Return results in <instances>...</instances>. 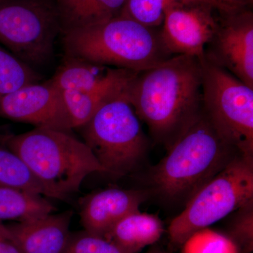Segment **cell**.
<instances>
[{
    "instance_id": "cell-1",
    "label": "cell",
    "mask_w": 253,
    "mask_h": 253,
    "mask_svg": "<svg viewBox=\"0 0 253 253\" xmlns=\"http://www.w3.org/2000/svg\"><path fill=\"white\" fill-rule=\"evenodd\" d=\"M201 58L176 55L132 78L126 98L151 137L170 148L203 114Z\"/></svg>"
},
{
    "instance_id": "cell-2",
    "label": "cell",
    "mask_w": 253,
    "mask_h": 253,
    "mask_svg": "<svg viewBox=\"0 0 253 253\" xmlns=\"http://www.w3.org/2000/svg\"><path fill=\"white\" fill-rule=\"evenodd\" d=\"M238 155L241 154L219 135L203 111L151 169L150 184L165 199L187 203Z\"/></svg>"
},
{
    "instance_id": "cell-3",
    "label": "cell",
    "mask_w": 253,
    "mask_h": 253,
    "mask_svg": "<svg viewBox=\"0 0 253 253\" xmlns=\"http://www.w3.org/2000/svg\"><path fill=\"white\" fill-rule=\"evenodd\" d=\"M0 142L24 161L51 199L65 200L80 191L86 176L104 173L85 143L70 131L36 127L0 136Z\"/></svg>"
},
{
    "instance_id": "cell-4",
    "label": "cell",
    "mask_w": 253,
    "mask_h": 253,
    "mask_svg": "<svg viewBox=\"0 0 253 253\" xmlns=\"http://www.w3.org/2000/svg\"><path fill=\"white\" fill-rule=\"evenodd\" d=\"M66 56L112 68L139 71L172 57L161 28L144 26L123 15L63 33Z\"/></svg>"
},
{
    "instance_id": "cell-5",
    "label": "cell",
    "mask_w": 253,
    "mask_h": 253,
    "mask_svg": "<svg viewBox=\"0 0 253 253\" xmlns=\"http://www.w3.org/2000/svg\"><path fill=\"white\" fill-rule=\"evenodd\" d=\"M81 128L83 141L105 174L115 179L134 172L147 154L149 139L126 98V90L103 106Z\"/></svg>"
},
{
    "instance_id": "cell-6",
    "label": "cell",
    "mask_w": 253,
    "mask_h": 253,
    "mask_svg": "<svg viewBox=\"0 0 253 253\" xmlns=\"http://www.w3.org/2000/svg\"><path fill=\"white\" fill-rule=\"evenodd\" d=\"M253 204V158L238 155L203 186L168 228L169 241L181 247L195 233Z\"/></svg>"
},
{
    "instance_id": "cell-7",
    "label": "cell",
    "mask_w": 253,
    "mask_h": 253,
    "mask_svg": "<svg viewBox=\"0 0 253 253\" xmlns=\"http://www.w3.org/2000/svg\"><path fill=\"white\" fill-rule=\"evenodd\" d=\"M200 59L204 114L228 144L253 158V89L204 56Z\"/></svg>"
},
{
    "instance_id": "cell-8",
    "label": "cell",
    "mask_w": 253,
    "mask_h": 253,
    "mask_svg": "<svg viewBox=\"0 0 253 253\" xmlns=\"http://www.w3.org/2000/svg\"><path fill=\"white\" fill-rule=\"evenodd\" d=\"M61 31L59 10L49 0H0V42L30 66L51 59Z\"/></svg>"
},
{
    "instance_id": "cell-9",
    "label": "cell",
    "mask_w": 253,
    "mask_h": 253,
    "mask_svg": "<svg viewBox=\"0 0 253 253\" xmlns=\"http://www.w3.org/2000/svg\"><path fill=\"white\" fill-rule=\"evenodd\" d=\"M219 9L202 1H176L168 6L161 26L165 46L172 56L202 58L217 31Z\"/></svg>"
},
{
    "instance_id": "cell-10",
    "label": "cell",
    "mask_w": 253,
    "mask_h": 253,
    "mask_svg": "<svg viewBox=\"0 0 253 253\" xmlns=\"http://www.w3.org/2000/svg\"><path fill=\"white\" fill-rule=\"evenodd\" d=\"M204 56L253 89V14L251 10L221 12Z\"/></svg>"
},
{
    "instance_id": "cell-11",
    "label": "cell",
    "mask_w": 253,
    "mask_h": 253,
    "mask_svg": "<svg viewBox=\"0 0 253 253\" xmlns=\"http://www.w3.org/2000/svg\"><path fill=\"white\" fill-rule=\"evenodd\" d=\"M0 117L71 132L61 91L49 81L23 86L0 96Z\"/></svg>"
},
{
    "instance_id": "cell-12",
    "label": "cell",
    "mask_w": 253,
    "mask_h": 253,
    "mask_svg": "<svg viewBox=\"0 0 253 253\" xmlns=\"http://www.w3.org/2000/svg\"><path fill=\"white\" fill-rule=\"evenodd\" d=\"M147 197L140 190L112 188L94 193L82 203V224L88 232L104 237L118 221L139 211Z\"/></svg>"
},
{
    "instance_id": "cell-13",
    "label": "cell",
    "mask_w": 253,
    "mask_h": 253,
    "mask_svg": "<svg viewBox=\"0 0 253 253\" xmlns=\"http://www.w3.org/2000/svg\"><path fill=\"white\" fill-rule=\"evenodd\" d=\"M72 217V211H68L1 226L23 253H63L71 236Z\"/></svg>"
},
{
    "instance_id": "cell-14",
    "label": "cell",
    "mask_w": 253,
    "mask_h": 253,
    "mask_svg": "<svg viewBox=\"0 0 253 253\" xmlns=\"http://www.w3.org/2000/svg\"><path fill=\"white\" fill-rule=\"evenodd\" d=\"M136 73L130 70L113 68L109 77L90 91H61L72 129L81 128L103 106L124 94Z\"/></svg>"
},
{
    "instance_id": "cell-15",
    "label": "cell",
    "mask_w": 253,
    "mask_h": 253,
    "mask_svg": "<svg viewBox=\"0 0 253 253\" xmlns=\"http://www.w3.org/2000/svg\"><path fill=\"white\" fill-rule=\"evenodd\" d=\"M164 224L156 214L131 213L118 221L104 236L127 253H138L162 237Z\"/></svg>"
},
{
    "instance_id": "cell-16",
    "label": "cell",
    "mask_w": 253,
    "mask_h": 253,
    "mask_svg": "<svg viewBox=\"0 0 253 253\" xmlns=\"http://www.w3.org/2000/svg\"><path fill=\"white\" fill-rule=\"evenodd\" d=\"M126 0H57L61 31L89 27L120 16Z\"/></svg>"
},
{
    "instance_id": "cell-17",
    "label": "cell",
    "mask_w": 253,
    "mask_h": 253,
    "mask_svg": "<svg viewBox=\"0 0 253 253\" xmlns=\"http://www.w3.org/2000/svg\"><path fill=\"white\" fill-rule=\"evenodd\" d=\"M112 67L66 56L50 83L60 91L86 92L94 89L106 79Z\"/></svg>"
},
{
    "instance_id": "cell-18",
    "label": "cell",
    "mask_w": 253,
    "mask_h": 253,
    "mask_svg": "<svg viewBox=\"0 0 253 253\" xmlns=\"http://www.w3.org/2000/svg\"><path fill=\"white\" fill-rule=\"evenodd\" d=\"M45 196L26 190L0 186V221L30 220L56 212Z\"/></svg>"
},
{
    "instance_id": "cell-19",
    "label": "cell",
    "mask_w": 253,
    "mask_h": 253,
    "mask_svg": "<svg viewBox=\"0 0 253 253\" xmlns=\"http://www.w3.org/2000/svg\"><path fill=\"white\" fill-rule=\"evenodd\" d=\"M0 186L26 190L51 198L24 161L12 151L0 146Z\"/></svg>"
},
{
    "instance_id": "cell-20",
    "label": "cell",
    "mask_w": 253,
    "mask_h": 253,
    "mask_svg": "<svg viewBox=\"0 0 253 253\" xmlns=\"http://www.w3.org/2000/svg\"><path fill=\"white\" fill-rule=\"evenodd\" d=\"M40 80L41 76L31 66L0 46V96Z\"/></svg>"
},
{
    "instance_id": "cell-21",
    "label": "cell",
    "mask_w": 253,
    "mask_h": 253,
    "mask_svg": "<svg viewBox=\"0 0 253 253\" xmlns=\"http://www.w3.org/2000/svg\"><path fill=\"white\" fill-rule=\"evenodd\" d=\"M206 1L214 4L219 9L212 0H126L121 15L144 26L159 28L162 25L164 12L168 6L176 1Z\"/></svg>"
},
{
    "instance_id": "cell-22",
    "label": "cell",
    "mask_w": 253,
    "mask_h": 253,
    "mask_svg": "<svg viewBox=\"0 0 253 253\" xmlns=\"http://www.w3.org/2000/svg\"><path fill=\"white\" fill-rule=\"evenodd\" d=\"M181 247L182 253H239L228 236L208 228L195 233Z\"/></svg>"
},
{
    "instance_id": "cell-23",
    "label": "cell",
    "mask_w": 253,
    "mask_h": 253,
    "mask_svg": "<svg viewBox=\"0 0 253 253\" xmlns=\"http://www.w3.org/2000/svg\"><path fill=\"white\" fill-rule=\"evenodd\" d=\"M63 253H127L112 241L84 230L71 234Z\"/></svg>"
},
{
    "instance_id": "cell-24",
    "label": "cell",
    "mask_w": 253,
    "mask_h": 253,
    "mask_svg": "<svg viewBox=\"0 0 253 253\" xmlns=\"http://www.w3.org/2000/svg\"><path fill=\"white\" fill-rule=\"evenodd\" d=\"M253 205L239 210V214L231 226L229 239L244 253H251L253 249Z\"/></svg>"
},
{
    "instance_id": "cell-25",
    "label": "cell",
    "mask_w": 253,
    "mask_h": 253,
    "mask_svg": "<svg viewBox=\"0 0 253 253\" xmlns=\"http://www.w3.org/2000/svg\"><path fill=\"white\" fill-rule=\"evenodd\" d=\"M221 12H231L237 10L248 9L253 4V0H212Z\"/></svg>"
},
{
    "instance_id": "cell-26",
    "label": "cell",
    "mask_w": 253,
    "mask_h": 253,
    "mask_svg": "<svg viewBox=\"0 0 253 253\" xmlns=\"http://www.w3.org/2000/svg\"><path fill=\"white\" fill-rule=\"evenodd\" d=\"M0 253H23L12 240L10 239L1 229L0 223Z\"/></svg>"
},
{
    "instance_id": "cell-27",
    "label": "cell",
    "mask_w": 253,
    "mask_h": 253,
    "mask_svg": "<svg viewBox=\"0 0 253 253\" xmlns=\"http://www.w3.org/2000/svg\"><path fill=\"white\" fill-rule=\"evenodd\" d=\"M160 249H152L147 253H159Z\"/></svg>"
},
{
    "instance_id": "cell-28",
    "label": "cell",
    "mask_w": 253,
    "mask_h": 253,
    "mask_svg": "<svg viewBox=\"0 0 253 253\" xmlns=\"http://www.w3.org/2000/svg\"><path fill=\"white\" fill-rule=\"evenodd\" d=\"M159 253H167L165 252V251H161V250H160Z\"/></svg>"
}]
</instances>
